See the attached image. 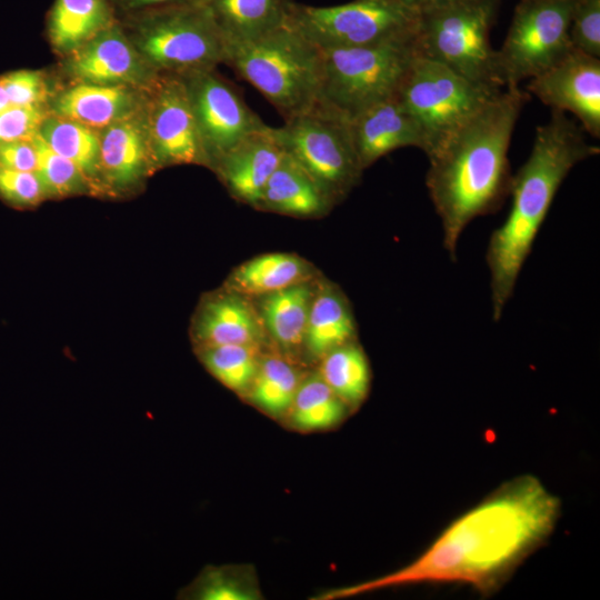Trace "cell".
Returning <instances> with one entry per match:
<instances>
[{
  "label": "cell",
  "mask_w": 600,
  "mask_h": 600,
  "mask_svg": "<svg viewBox=\"0 0 600 600\" xmlns=\"http://www.w3.org/2000/svg\"><path fill=\"white\" fill-rule=\"evenodd\" d=\"M560 499L531 474L501 486L448 526L408 566L359 584L326 591L338 599L419 582H464L490 592L553 531Z\"/></svg>",
  "instance_id": "cell-1"
},
{
  "label": "cell",
  "mask_w": 600,
  "mask_h": 600,
  "mask_svg": "<svg viewBox=\"0 0 600 600\" xmlns=\"http://www.w3.org/2000/svg\"><path fill=\"white\" fill-rule=\"evenodd\" d=\"M528 98L519 87L501 90L428 157L426 187L451 260L467 226L499 210L510 194L508 150Z\"/></svg>",
  "instance_id": "cell-2"
},
{
  "label": "cell",
  "mask_w": 600,
  "mask_h": 600,
  "mask_svg": "<svg viewBox=\"0 0 600 600\" xmlns=\"http://www.w3.org/2000/svg\"><path fill=\"white\" fill-rule=\"evenodd\" d=\"M582 128L564 112L551 110L536 129L531 152L511 182V208L504 222L490 236L486 260L490 272L492 319L499 321L513 294L553 199L571 169L597 156Z\"/></svg>",
  "instance_id": "cell-3"
},
{
  "label": "cell",
  "mask_w": 600,
  "mask_h": 600,
  "mask_svg": "<svg viewBox=\"0 0 600 600\" xmlns=\"http://www.w3.org/2000/svg\"><path fill=\"white\" fill-rule=\"evenodd\" d=\"M224 63L251 83L284 120L318 99L319 49L289 22L260 38L227 46Z\"/></svg>",
  "instance_id": "cell-4"
},
{
  "label": "cell",
  "mask_w": 600,
  "mask_h": 600,
  "mask_svg": "<svg viewBox=\"0 0 600 600\" xmlns=\"http://www.w3.org/2000/svg\"><path fill=\"white\" fill-rule=\"evenodd\" d=\"M500 0H446L419 12L417 54L482 86L500 88L490 31Z\"/></svg>",
  "instance_id": "cell-5"
},
{
  "label": "cell",
  "mask_w": 600,
  "mask_h": 600,
  "mask_svg": "<svg viewBox=\"0 0 600 600\" xmlns=\"http://www.w3.org/2000/svg\"><path fill=\"white\" fill-rule=\"evenodd\" d=\"M416 53L414 33L363 47L319 49L317 100L351 118L396 94Z\"/></svg>",
  "instance_id": "cell-6"
},
{
  "label": "cell",
  "mask_w": 600,
  "mask_h": 600,
  "mask_svg": "<svg viewBox=\"0 0 600 600\" xmlns=\"http://www.w3.org/2000/svg\"><path fill=\"white\" fill-rule=\"evenodd\" d=\"M131 41L159 73L214 69L227 56V43L204 1L151 9Z\"/></svg>",
  "instance_id": "cell-7"
},
{
  "label": "cell",
  "mask_w": 600,
  "mask_h": 600,
  "mask_svg": "<svg viewBox=\"0 0 600 600\" xmlns=\"http://www.w3.org/2000/svg\"><path fill=\"white\" fill-rule=\"evenodd\" d=\"M501 90L416 53L397 94L422 131L428 158Z\"/></svg>",
  "instance_id": "cell-8"
},
{
  "label": "cell",
  "mask_w": 600,
  "mask_h": 600,
  "mask_svg": "<svg viewBox=\"0 0 600 600\" xmlns=\"http://www.w3.org/2000/svg\"><path fill=\"white\" fill-rule=\"evenodd\" d=\"M286 151L313 178L333 203L360 180L349 118L316 101L278 128Z\"/></svg>",
  "instance_id": "cell-9"
},
{
  "label": "cell",
  "mask_w": 600,
  "mask_h": 600,
  "mask_svg": "<svg viewBox=\"0 0 600 600\" xmlns=\"http://www.w3.org/2000/svg\"><path fill=\"white\" fill-rule=\"evenodd\" d=\"M419 12L396 0H352L330 7L292 4L289 23L320 50L386 42L416 32Z\"/></svg>",
  "instance_id": "cell-10"
},
{
  "label": "cell",
  "mask_w": 600,
  "mask_h": 600,
  "mask_svg": "<svg viewBox=\"0 0 600 600\" xmlns=\"http://www.w3.org/2000/svg\"><path fill=\"white\" fill-rule=\"evenodd\" d=\"M574 0H519L496 67L502 87L512 88L560 60L571 48Z\"/></svg>",
  "instance_id": "cell-11"
},
{
  "label": "cell",
  "mask_w": 600,
  "mask_h": 600,
  "mask_svg": "<svg viewBox=\"0 0 600 600\" xmlns=\"http://www.w3.org/2000/svg\"><path fill=\"white\" fill-rule=\"evenodd\" d=\"M186 83L207 166L266 123L213 69L180 74Z\"/></svg>",
  "instance_id": "cell-12"
},
{
  "label": "cell",
  "mask_w": 600,
  "mask_h": 600,
  "mask_svg": "<svg viewBox=\"0 0 600 600\" xmlns=\"http://www.w3.org/2000/svg\"><path fill=\"white\" fill-rule=\"evenodd\" d=\"M144 117L157 168L207 164L188 90L180 74L160 73L147 90Z\"/></svg>",
  "instance_id": "cell-13"
},
{
  "label": "cell",
  "mask_w": 600,
  "mask_h": 600,
  "mask_svg": "<svg viewBox=\"0 0 600 600\" xmlns=\"http://www.w3.org/2000/svg\"><path fill=\"white\" fill-rule=\"evenodd\" d=\"M527 89L551 110L571 112L584 132L600 138V58L571 48L531 78Z\"/></svg>",
  "instance_id": "cell-14"
},
{
  "label": "cell",
  "mask_w": 600,
  "mask_h": 600,
  "mask_svg": "<svg viewBox=\"0 0 600 600\" xmlns=\"http://www.w3.org/2000/svg\"><path fill=\"white\" fill-rule=\"evenodd\" d=\"M63 67L77 82L143 91L160 76L123 31L112 23L67 54Z\"/></svg>",
  "instance_id": "cell-15"
},
{
  "label": "cell",
  "mask_w": 600,
  "mask_h": 600,
  "mask_svg": "<svg viewBox=\"0 0 600 600\" xmlns=\"http://www.w3.org/2000/svg\"><path fill=\"white\" fill-rule=\"evenodd\" d=\"M100 183L114 193L136 189L157 169L143 108L99 131Z\"/></svg>",
  "instance_id": "cell-16"
},
{
  "label": "cell",
  "mask_w": 600,
  "mask_h": 600,
  "mask_svg": "<svg viewBox=\"0 0 600 600\" xmlns=\"http://www.w3.org/2000/svg\"><path fill=\"white\" fill-rule=\"evenodd\" d=\"M284 153L278 128L266 124L243 138L212 169L237 200L257 208Z\"/></svg>",
  "instance_id": "cell-17"
},
{
  "label": "cell",
  "mask_w": 600,
  "mask_h": 600,
  "mask_svg": "<svg viewBox=\"0 0 600 600\" xmlns=\"http://www.w3.org/2000/svg\"><path fill=\"white\" fill-rule=\"evenodd\" d=\"M349 126L363 169L400 148L426 150L424 137L418 122L397 93L349 118Z\"/></svg>",
  "instance_id": "cell-18"
},
{
  "label": "cell",
  "mask_w": 600,
  "mask_h": 600,
  "mask_svg": "<svg viewBox=\"0 0 600 600\" xmlns=\"http://www.w3.org/2000/svg\"><path fill=\"white\" fill-rule=\"evenodd\" d=\"M247 296L228 291L204 300L193 321L197 349L223 344L261 347L266 330Z\"/></svg>",
  "instance_id": "cell-19"
},
{
  "label": "cell",
  "mask_w": 600,
  "mask_h": 600,
  "mask_svg": "<svg viewBox=\"0 0 600 600\" xmlns=\"http://www.w3.org/2000/svg\"><path fill=\"white\" fill-rule=\"evenodd\" d=\"M147 91L130 87L77 82L57 93L51 113L100 131L140 111Z\"/></svg>",
  "instance_id": "cell-20"
},
{
  "label": "cell",
  "mask_w": 600,
  "mask_h": 600,
  "mask_svg": "<svg viewBox=\"0 0 600 600\" xmlns=\"http://www.w3.org/2000/svg\"><path fill=\"white\" fill-rule=\"evenodd\" d=\"M333 201L313 178L286 151L282 160L268 180L259 209L294 217H317Z\"/></svg>",
  "instance_id": "cell-21"
},
{
  "label": "cell",
  "mask_w": 600,
  "mask_h": 600,
  "mask_svg": "<svg viewBox=\"0 0 600 600\" xmlns=\"http://www.w3.org/2000/svg\"><path fill=\"white\" fill-rule=\"evenodd\" d=\"M227 46L247 42L289 22L291 0H204Z\"/></svg>",
  "instance_id": "cell-22"
},
{
  "label": "cell",
  "mask_w": 600,
  "mask_h": 600,
  "mask_svg": "<svg viewBox=\"0 0 600 600\" xmlns=\"http://www.w3.org/2000/svg\"><path fill=\"white\" fill-rule=\"evenodd\" d=\"M313 296L307 281L261 296L259 314L266 333L290 360L303 348Z\"/></svg>",
  "instance_id": "cell-23"
},
{
  "label": "cell",
  "mask_w": 600,
  "mask_h": 600,
  "mask_svg": "<svg viewBox=\"0 0 600 600\" xmlns=\"http://www.w3.org/2000/svg\"><path fill=\"white\" fill-rule=\"evenodd\" d=\"M356 322L344 297L336 289L314 293L308 316L303 349L320 360L334 348L356 340Z\"/></svg>",
  "instance_id": "cell-24"
},
{
  "label": "cell",
  "mask_w": 600,
  "mask_h": 600,
  "mask_svg": "<svg viewBox=\"0 0 600 600\" xmlns=\"http://www.w3.org/2000/svg\"><path fill=\"white\" fill-rule=\"evenodd\" d=\"M111 23L106 0H56L49 17L50 42L67 56Z\"/></svg>",
  "instance_id": "cell-25"
},
{
  "label": "cell",
  "mask_w": 600,
  "mask_h": 600,
  "mask_svg": "<svg viewBox=\"0 0 600 600\" xmlns=\"http://www.w3.org/2000/svg\"><path fill=\"white\" fill-rule=\"evenodd\" d=\"M309 274L308 263L294 254L266 253L237 267L229 286L232 291L244 296H264L306 282Z\"/></svg>",
  "instance_id": "cell-26"
},
{
  "label": "cell",
  "mask_w": 600,
  "mask_h": 600,
  "mask_svg": "<svg viewBox=\"0 0 600 600\" xmlns=\"http://www.w3.org/2000/svg\"><path fill=\"white\" fill-rule=\"evenodd\" d=\"M38 134L54 152L73 162L93 188L101 187L99 131L50 113L43 119Z\"/></svg>",
  "instance_id": "cell-27"
},
{
  "label": "cell",
  "mask_w": 600,
  "mask_h": 600,
  "mask_svg": "<svg viewBox=\"0 0 600 600\" xmlns=\"http://www.w3.org/2000/svg\"><path fill=\"white\" fill-rule=\"evenodd\" d=\"M303 376L284 356H263L246 394L258 409L273 419H286Z\"/></svg>",
  "instance_id": "cell-28"
},
{
  "label": "cell",
  "mask_w": 600,
  "mask_h": 600,
  "mask_svg": "<svg viewBox=\"0 0 600 600\" xmlns=\"http://www.w3.org/2000/svg\"><path fill=\"white\" fill-rule=\"evenodd\" d=\"M349 411L317 371L302 378L286 419L299 431L313 432L337 427Z\"/></svg>",
  "instance_id": "cell-29"
},
{
  "label": "cell",
  "mask_w": 600,
  "mask_h": 600,
  "mask_svg": "<svg viewBox=\"0 0 600 600\" xmlns=\"http://www.w3.org/2000/svg\"><path fill=\"white\" fill-rule=\"evenodd\" d=\"M319 374L349 407L358 408L367 398L371 370L363 349L356 340L341 344L320 359Z\"/></svg>",
  "instance_id": "cell-30"
},
{
  "label": "cell",
  "mask_w": 600,
  "mask_h": 600,
  "mask_svg": "<svg viewBox=\"0 0 600 600\" xmlns=\"http://www.w3.org/2000/svg\"><path fill=\"white\" fill-rule=\"evenodd\" d=\"M183 600H259L262 599L256 571L247 564L207 566L182 588Z\"/></svg>",
  "instance_id": "cell-31"
},
{
  "label": "cell",
  "mask_w": 600,
  "mask_h": 600,
  "mask_svg": "<svg viewBox=\"0 0 600 600\" xmlns=\"http://www.w3.org/2000/svg\"><path fill=\"white\" fill-rule=\"evenodd\" d=\"M204 368L224 387L246 396L262 357L259 347L223 344L197 349Z\"/></svg>",
  "instance_id": "cell-32"
},
{
  "label": "cell",
  "mask_w": 600,
  "mask_h": 600,
  "mask_svg": "<svg viewBox=\"0 0 600 600\" xmlns=\"http://www.w3.org/2000/svg\"><path fill=\"white\" fill-rule=\"evenodd\" d=\"M34 141L39 156L36 173L47 198H62L93 190L90 181L73 162L54 152L38 133Z\"/></svg>",
  "instance_id": "cell-33"
},
{
  "label": "cell",
  "mask_w": 600,
  "mask_h": 600,
  "mask_svg": "<svg viewBox=\"0 0 600 600\" xmlns=\"http://www.w3.org/2000/svg\"><path fill=\"white\" fill-rule=\"evenodd\" d=\"M569 37L572 48L600 58V0H574Z\"/></svg>",
  "instance_id": "cell-34"
},
{
  "label": "cell",
  "mask_w": 600,
  "mask_h": 600,
  "mask_svg": "<svg viewBox=\"0 0 600 600\" xmlns=\"http://www.w3.org/2000/svg\"><path fill=\"white\" fill-rule=\"evenodd\" d=\"M0 198L19 209L36 207L48 199L36 172L3 167H0Z\"/></svg>",
  "instance_id": "cell-35"
},
{
  "label": "cell",
  "mask_w": 600,
  "mask_h": 600,
  "mask_svg": "<svg viewBox=\"0 0 600 600\" xmlns=\"http://www.w3.org/2000/svg\"><path fill=\"white\" fill-rule=\"evenodd\" d=\"M11 107H42L48 86L40 71L18 70L0 76Z\"/></svg>",
  "instance_id": "cell-36"
},
{
  "label": "cell",
  "mask_w": 600,
  "mask_h": 600,
  "mask_svg": "<svg viewBox=\"0 0 600 600\" xmlns=\"http://www.w3.org/2000/svg\"><path fill=\"white\" fill-rule=\"evenodd\" d=\"M46 117L42 107H13L0 112V143L33 138Z\"/></svg>",
  "instance_id": "cell-37"
},
{
  "label": "cell",
  "mask_w": 600,
  "mask_h": 600,
  "mask_svg": "<svg viewBox=\"0 0 600 600\" xmlns=\"http://www.w3.org/2000/svg\"><path fill=\"white\" fill-rule=\"evenodd\" d=\"M34 137L1 142L0 167L36 172L39 156Z\"/></svg>",
  "instance_id": "cell-38"
},
{
  "label": "cell",
  "mask_w": 600,
  "mask_h": 600,
  "mask_svg": "<svg viewBox=\"0 0 600 600\" xmlns=\"http://www.w3.org/2000/svg\"><path fill=\"white\" fill-rule=\"evenodd\" d=\"M122 6L130 9H157L171 4L199 2L204 0H119Z\"/></svg>",
  "instance_id": "cell-39"
},
{
  "label": "cell",
  "mask_w": 600,
  "mask_h": 600,
  "mask_svg": "<svg viewBox=\"0 0 600 600\" xmlns=\"http://www.w3.org/2000/svg\"><path fill=\"white\" fill-rule=\"evenodd\" d=\"M396 1L403 4L407 8H410L417 12H420L423 9H427L429 7H432L446 0H396Z\"/></svg>",
  "instance_id": "cell-40"
},
{
  "label": "cell",
  "mask_w": 600,
  "mask_h": 600,
  "mask_svg": "<svg viewBox=\"0 0 600 600\" xmlns=\"http://www.w3.org/2000/svg\"><path fill=\"white\" fill-rule=\"evenodd\" d=\"M10 108H13V107H11L8 94H7L6 90H4V87H3L2 82H1V80H0V112L6 111V110H8Z\"/></svg>",
  "instance_id": "cell-41"
}]
</instances>
